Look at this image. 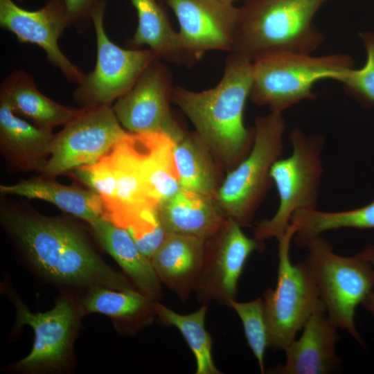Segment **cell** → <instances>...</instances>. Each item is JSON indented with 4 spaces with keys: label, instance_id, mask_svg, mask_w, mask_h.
Here are the masks:
<instances>
[{
    "label": "cell",
    "instance_id": "6da1fadb",
    "mask_svg": "<svg viewBox=\"0 0 374 374\" xmlns=\"http://www.w3.org/2000/svg\"><path fill=\"white\" fill-rule=\"evenodd\" d=\"M0 217L31 264L46 278L75 286L133 289L69 222L12 204H3Z\"/></svg>",
    "mask_w": 374,
    "mask_h": 374
},
{
    "label": "cell",
    "instance_id": "7a4b0ae2",
    "mask_svg": "<svg viewBox=\"0 0 374 374\" xmlns=\"http://www.w3.org/2000/svg\"><path fill=\"white\" fill-rule=\"evenodd\" d=\"M252 80L253 62L231 52L215 87L193 91L176 86L171 92V101L186 114L197 136L229 171L247 156L253 143L254 127L247 128L243 120Z\"/></svg>",
    "mask_w": 374,
    "mask_h": 374
},
{
    "label": "cell",
    "instance_id": "3957f363",
    "mask_svg": "<svg viewBox=\"0 0 374 374\" xmlns=\"http://www.w3.org/2000/svg\"><path fill=\"white\" fill-rule=\"evenodd\" d=\"M328 0H249L240 8L231 52L251 62L276 53L310 54L323 41L312 23Z\"/></svg>",
    "mask_w": 374,
    "mask_h": 374
},
{
    "label": "cell",
    "instance_id": "277c9868",
    "mask_svg": "<svg viewBox=\"0 0 374 374\" xmlns=\"http://www.w3.org/2000/svg\"><path fill=\"white\" fill-rule=\"evenodd\" d=\"M303 260L335 325L366 346L355 324L356 308L374 290V266L359 253L342 256L322 235L310 240Z\"/></svg>",
    "mask_w": 374,
    "mask_h": 374
},
{
    "label": "cell",
    "instance_id": "5b68a950",
    "mask_svg": "<svg viewBox=\"0 0 374 374\" xmlns=\"http://www.w3.org/2000/svg\"><path fill=\"white\" fill-rule=\"evenodd\" d=\"M353 67L346 54L314 57L310 54L276 53L253 62L251 100L280 113L306 99L314 98V84L323 79L338 78Z\"/></svg>",
    "mask_w": 374,
    "mask_h": 374
},
{
    "label": "cell",
    "instance_id": "8992f818",
    "mask_svg": "<svg viewBox=\"0 0 374 374\" xmlns=\"http://www.w3.org/2000/svg\"><path fill=\"white\" fill-rule=\"evenodd\" d=\"M296 231V226L290 223L277 239V283L274 289L269 288L263 293L268 347L276 351H284L308 319L317 311L326 309L305 262H291L290 244Z\"/></svg>",
    "mask_w": 374,
    "mask_h": 374
},
{
    "label": "cell",
    "instance_id": "52a82bcc",
    "mask_svg": "<svg viewBox=\"0 0 374 374\" xmlns=\"http://www.w3.org/2000/svg\"><path fill=\"white\" fill-rule=\"evenodd\" d=\"M285 120L271 112L256 118L254 141L247 156L229 171L219 186L215 200L227 218L249 226L254 213L274 184L270 170L283 149Z\"/></svg>",
    "mask_w": 374,
    "mask_h": 374
},
{
    "label": "cell",
    "instance_id": "ba28073f",
    "mask_svg": "<svg viewBox=\"0 0 374 374\" xmlns=\"http://www.w3.org/2000/svg\"><path fill=\"white\" fill-rule=\"evenodd\" d=\"M291 154L278 159L272 165L270 176L279 195V206L270 218L260 221L253 237L263 242L282 235L294 213L302 208H316L323 173L321 152L324 138L308 135L299 128L290 134Z\"/></svg>",
    "mask_w": 374,
    "mask_h": 374
},
{
    "label": "cell",
    "instance_id": "9c48e42d",
    "mask_svg": "<svg viewBox=\"0 0 374 374\" xmlns=\"http://www.w3.org/2000/svg\"><path fill=\"white\" fill-rule=\"evenodd\" d=\"M106 7L107 1L99 0L91 14L97 57L93 70L84 74L73 93L81 108L110 106L134 86L144 69L157 58L149 48H123L109 38L104 27Z\"/></svg>",
    "mask_w": 374,
    "mask_h": 374
},
{
    "label": "cell",
    "instance_id": "30bf717a",
    "mask_svg": "<svg viewBox=\"0 0 374 374\" xmlns=\"http://www.w3.org/2000/svg\"><path fill=\"white\" fill-rule=\"evenodd\" d=\"M128 132L110 106L84 108L55 134L50 157L40 172L45 177L53 178L93 163L107 154Z\"/></svg>",
    "mask_w": 374,
    "mask_h": 374
},
{
    "label": "cell",
    "instance_id": "8fae6325",
    "mask_svg": "<svg viewBox=\"0 0 374 374\" xmlns=\"http://www.w3.org/2000/svg\"><path fill=\"white\" fill-rule=\"evenodd\" d=\"M242 226L228 218L224 226L206 241L205 258L194 290L197 299L213 300L229 306L238 292V283L250 254L263 242L247 237Z\"/></svg>",
    "mask_w": 374,
    "mask_h": 374
},
{
    "label": "cell",
    "instance_id": "7c38bea8",
    "mask_svg": "<svg viewBox=\"0 0 374 374\" xmlns=\"http://www.w3.org/2000/svg\"><path fill=\"white\" fill-rule=\"evenodd\" d=\"M172 81L168 69L155 58L112 109L121 125L133 134L166 132L175 139L184 131L170 109Z\"/></svg>",
    "mask_w": 374,
    "mask_h": 374
},
{
    "label": "cell",
    "instance_id": "4fadbf2b",
    "mask_svg": "<svg viewBox=\"0 0 374 374\" xmlns=\"http://www.w3.org/2000/svg\"><path fill=\"white\" fill-rule=\"evenodd\" d=\"M179 24L181 48L193 63L208 51H232L240 9L224 0H166Z\"/></svg>",
    "mask_w": 374,
    "mask_h": 374
},
{
    "label": "cell",
    "instance_id": "5bb4252c",
    "mask_svg": "<svg viewBox=\"0 0 374 374\" xmlns=\"http://www.w3.org/2000/svg\"><path fill=\"white\" fill-rule=\"evenodd\" d=\"M0 26L16 35L21 43L36 44L42 48L47 60L58 68L69 81L78 84L82 71L62 53L58 40L71 26L64 0H47L37 10H28L12 0H0Z\"/></svg>",
    "mask_w": 374,
    "mask_h": 374
},
{
    "label": "cell",
    "instance_id": "9a60e30c",
    "mask_svg": "<svg viewBox=\"0 0 374 374\" xmlns=\"http://www.w3.org/2000/svg\"><path fill=\"white\" fill-rule=\"evenodd\" d=\"M12 299L17 308L18 326L28 325L35 333L31 352L17 366L33 370L56 366L63 362L69 351L75 324V312L71 302L60 299L52 310L33 313L17 298Z\"/></svg>",
    "mask_w": 374,
    "mask_h": 374
},
{
    "label": "cell",
    "instance_id": "2e32d148",
    "mask_svg": "<svg viewBox=\"0 0 374 374\" xmlns=\"http://www.w3.org/2000/svg\"><path fill=\"white\" fill-rule=\"evenodd\" d=\"M284 350L285 362L270 370L276 374H333L342 370L343 360L335 353L338 328L326 309L314 312Z\"/></svg>",
    "mask_w": 374,
    "mask_h": 374
},
{
    "label": "cell",
    "instance_id": "e0dca14e",
    "mask_svg": "<svg viewBox=\"0 0 374 374\" xmlns=\"http://www.w3.org/2000/svg\"><path fill=\"white\" fill-rule=\"evenodd\" d=\"M206 241L195 235L170 233L151 258L160 281L182 301L188 299L199 280Z\"/></svg>",
    "mask_w": 374,
    "mask_h": 374
},
{
    "label": "cell",
    "instance_id": "ac0fdd59",
    "mask_svg": "<svg viewBox=\"0 0 374 374\" xmlns=\"http://www.w3.org/2000/svg\"><path fill=\"white\" fill-rule=\"evenodd\" d=\"M55 134L20 118L0 99V147L8 163L19 171L40 172L50 157Z\"/></svg>",
    "mask_w": 374,
    "mask_h": 374
},
{
    "label": "cell",
    "instance_id": "d6986e66",
    "mask_svg": "<svg viewBox=\"0 0 374 374\" xmlns=\"http://www.w3.org/2000/svg\"><path fill=\"white\" fill-rule=\"evenodd\" d=\"M132 141L148 195L160 205L181 189L173 154L175 138L166 132L132 133Z\"/></svg>",
    "mask_w": 374,
    "mask_h": 374
},
{
    "label": "cell",
    "instance_id": "ffe728a7",
    "mask_svg": "<svg viewBox=\"0 0 374 374\" xmlns=\"http://www.w3.org/2000/svg\"><path fill=\"white\" fill-rule=\"evenodd\" d=\"M0 99L8 103L17 115L29 119L38 127L51 130L65 125L84 110L63 105L46 96L37 89L32 75L19 69L3 80Z\"/></svg>",
    "mask_w": 374,
    "mask_h": 374
},
{
    "label": "cell",
    "instance_id": "44dd1931",
    "mask_svg": "<svg viewBox=\"0 0 374 374\" xmlns=\"http://www.w3.org/2000/svg\"><path fill=\"white\" fill-rule=\"evenodd\" d=\"M159 210L170 233L205 240L215 235L228 220L214 197L184 189L160 204Z\"/></svg>",
    "mask_w": 374,
    "mask_h": 374
},
{
    "label": "cell",
    "instance_id": "7402d4cb",
    "mask_svg": "<svg viewBox=\"0 0 374 374\" xmlns=\"http://www.w3.org/2000/svg\"><path fill=\"white\" fill-rule=\"evenodd\" d=\"M89 224L100 244L118 262L140 292L152 299H158L161 295V282L151 260L141 252L130 233L103 217Z\"/></svg>",
    "mask_w": 374,
    "mask_h": 374
},
{
    "label": "cell",
    "instance_id": "603a6c76",
    "mask_svg": "<svg viewBox=\"0 0 374 374\" xmlns=\"http://www.w3.org/2000/svg\"><path fill=\"white\" fill-rule=\"evenodd\" d=\"M0 193L48 202L89 223L104 214L103 200L98 194L91 190L63 185L53 178L44 177L1 185Z\"/></svg>",
    "mask_w": 374,
    "mask_h": 374
},
{
    "label": "cell",
    "instance_id": "cb8c5ba5",
    "mask_svg": "<svg viewBox=\"0 0 374 374\" xmlns=\"http://www.w3.org/2000/svg\"><path fill=\"white\" fill-rule=\"evenodd\" d=\"M138 18L136 31L129 42L132 48L146 45L160 60L185 64H192L184 52L178 32L158 0H130Z\"/></svg>",
    "mask_w": 374,
    "mask_h": 374
},
{
    "label": "cell",
    "instance_id": "d4e9b609",
    "mask_svg": "<svg viewBox=\"0 0 374 374\" xmlns=\"http://www.w3.org/2000/svg\"><path fill=\"white\" fill-rule=\"evenodd\" d=\"M173 154L181 189L215 197L218 190L212 153L195 134L175 139Z\"/></svg>",
    "mask_w": 374,
    "mask_h": 374
},
{
    "label": "cell",
    "instance_id": "484cf974",
    "mask_svg": "<svg viewBox=\"0 0 374 374\" xmlns=\"http://www.w3.org/2000/svg\"><path fill=\"white\" fill-rule=\"evenodd\" d=\"M290 223L296 227V244L301 247L323 233L342 228L374 229V200L357 208L329 212L316 208L296 211Z\"/></svg>",
    "mask_w": 374,
    "mask_h": 374
},
{
    "label": "cell",
    "instance_id": "4316f807",
    "mask_svg": "<svg viewBox=\"0 0 374 374\" xmlns=\"http://www.w3.org/2000/svg\"><path fill=\"white\" fill-rule=\"evenodd\" d=\"M156 315L181 333L196 360V374H220L212 357V338L205 328L206 303L188 314H180L155 301Z\"/></svg>",
    "mask_w": 374,
    "mask_h": 374
},
{
    "label": "cell",
    "instance_id": "83f0119b",
    "mask_svg": "<svg viewBox=\"0 0 374 374\" xmlns=\"http://www.w3.org/2000/svg\"><path fill=\"white\" fill-rule=\"evenodd\" d=\"M159 207L121 211L109 220L125 229L141 252L150 260L170 234L162 222Z\"/></svg>",
    "mask_w": 374,
    "mask_h": 374
},
{
    "label": "cell",
    "instance_id": "f1b7e54d",
    "mask_svg": "<svg viewBox=\"0 0 374 374\" xmlns=\"http://www.w3.org/2000/svg\"><path fill=\"white\" fill-rule=\"evenodd\" d=\"M92 288L84 303L89 312L122 319H133L155 312L154 303L157 300L134 289L117 290L106 287Z\"/></svg>",
    "mask_w": 374,
    "mask_h": 374
},
{
    "label": "cell",
    "instance_id": "f546056e",
    "mask_svg": "<svg viewBox=\"0 0 374 374\" xmlns=\"http://www.w3.org/2000/svg\"><path fill=\"white\" fill-rule=\"evenodd\" d=\"M229 307L233 309L241 319L248 345L258 361L260 372L264 373L268 333L262 298L249 302H238L234 299L231 301Z\"/></svg>",
    "mask_w": 374,
    "mask_h": 374
},
{
    "label": "cell",
    "instance_id": "4dcf8cb0",
    "mask_svg": "<svg viewBox=\"0 0 374 374\" xmlns=\"http://www.w3.org/2000/svg\"><path fill=\"white\" fill-rule=\"evenodd\" d=\"M366 51V60L360 69L346 70L337 81L365 104L374 105V33L361 34Z\"/></svg>",
    "mask_w": 374,
    "mask_h": 374
},
{
    "label": "cell",
    "instance_id": "1f68e13d",
    "mask_svg": "<svg viewBox=\"0 0 374 374\" xmlns=\"http://www.w3.org/2000/svg\"><path fill=\"white\" fill-rule=\"evenodd\" d=\"M98 194L103 202L116 198V179L108 154L98 161L78 167L68 174Z\"/></svg>",
    "mask_w": 374,
    "mask_h": 374
},
{
    "label": "cell",
    "instance_id": "d6a6232c",
    "mask_svg": "<svg viewBox=\"0 0 374 374\" xmlns=\"http://www.w3.org/2000/svg\"><path fill=\"white\" fill-rule=\"evenodd\" d=\"M99 0H64L71 26L84 31L91 22V11Z\"/></svg>",
    "mask_w": 374,
    "mask_h": 374
},
{
    "label": "cell",
    "instance_id": "836d02e7",
    "mask_svg": "<svg viewBox=\"0 0 374 374\" xmlns=\"http://www.w3.org/2000/svg\"><path fill=\"white\" fill-rule=\"evenodd\" d=\"M359 253L374 266L373 244H368ZM361 305L374 317V291L367 296Z\"/></svg>",
    "mask_w": 374,
    "mask_h": 374
},
{
    "label": "cell",
    "instance_id": "e575fe53",
    "mask_svg": "<svg viewBox=\"0 0 374 374\" xmlns=\"http://www.w3.org/2000/svg\"><path fill=\"white\" fill-rule=\"evenodd\" d=\"M24 0H17V2L21 3Z\"/></svg>",
    "mask_w": 374,
    "mask_h": 374
},
{
    "label": "cell",
    "instance_id": "d590c367",
    "mask_svg": "<svg viewBox=\"0 0 374 374\" xmlns=\"http://www.w3.org/2000/svg\"><path fill=\"white\" fill-rule=\"evenodd\" d=\"M224 1H228L233 2L232 0H224Z\"/></svg>",
    "mask_w": 374,
    "mask_h": 374
},
{
    "label": "cell",
    "instance_id": "8d00e7d4",
    "mask_svg": "<svg viewBox=\"0 0 374 374\" xmlns=\"http://www.w3.org/2000/svg\"><path fill=\"white\" fill-rule=\"evenodd\" d=\"M235 1V0H232V1Z\"/></svg>",
    "mask_w": 374,
    "mask_h": 374
}]
</instances>
